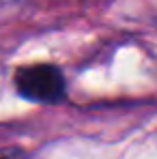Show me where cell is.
Masks as SVG:
<instances>
[{"label":"cell","mask_w":157,"mask_h":159,"mask_svg":"<svg viewBox=\"0 0 157 159\" xmlns=\"http://www.w3.org/2000/svg\"><path fill=\"white\" fill-rule=\"evenodd\" d=\"M15 88L17 93L32 103L54 106L65 99L67 95V82L62 71L56 65L39 62V65H26L15 71Z\"/></svg>","instance_id":"6da1fadb"},{"label":"cell","mask_w":157,"mask_h":159,"mask_svg":"<svg viewBox=\"0 0 157 159\" xmlns=\"http://www.w3.org/2000/svg\"><path fill=\"white\" fill-rule=\"evenodd\" d=\"M0 159H28V153L20 146H11L0 151Z\"/></svg>","instance_id":"7a4b0ae2"}]
</instances>
